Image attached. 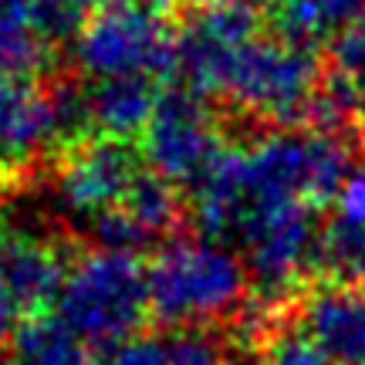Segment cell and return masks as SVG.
<instances>
[{"label":"cell","instance_id":"7","mask_svg":"<svg viewBox=\"0 0 365 365\" xmlns=\"http://www.w3.org/2000/svg\"><path fill=\"white\" fill-rule=\"evenodd\" d=\"M223 145L227 143L220 118L203 95H193L186 88L159 95L153 118L143 132V156L156 173L190 186Z\"/></svg>","mask_w":365,"mask_h":365},{"label":"cell","instance_id":"5","mask_svg":"<svg viewBox=\"0 0 365 365\" xmlns=\"http://www.w3.org/2000/svg\"><path fill=\"white\" fill-rule=\"evenodd\" d=\"M58 314L71 331L85 341L129 339L143 331L149 318V284L145 267L135 254L125 250H88L71 261L61 291H58Z\"/></svg>","mask_w":365,"mask_h":365},{"label":"cell","instance_id":"22","mask_svg":"<svg viewBox=\"0 0 365 365\" xmlns=\"http://www.w3.org/2000/svg\"><path fill=\"white\" fill-rule=\"evenodd\" d=\"M7 237H11V230H7V223H4V217H0V250H4V244H7Z\"/></svg>","mask_w":365,"mask_h":365},{"label":"cell","instance_id":"18","mask_svg":"<svg viewBox=\"0 0 365 365\" xmlns=\"http://www.w3.org/2000/svg\"><path fill=\"white\" fill-rule=\"evenodd\" d=\"M261 365H328L331 359L304 325H271L257 339Z\"/></svg>","mask_w":365,"mask_h":365},{"label":"cell","instance_id":"11","mask_svg":"<svg viewBox=\"0 0 365 365\" xmlns=\"http://www.w3.org/2000/svg\"><path fill=\"white\" fill-rule=\"evenodd\" d=\"M301 325L335 365H365V284L331 281L301 304Z\"/></svg>","mask_w":365,"mask_h":365},{"label":"cell","instance_id":"15","mask_svg":"<svg viewBox=\"0 0 365 365\" xmlns=\"http://www.w3.org/2000/svg\"><path fill=\"white\" fill-rule=\"evenodd\" d=\"M328 88L335 91L345 105V112L365 135V21L341 31L331 48L328 65Z\"/></svg>","mask_w":365,"mask_h":365},{"label":"cell","instance_id":"19","mask_svg":"<svg viewBox=\"0 0 365 365\" xmlns=\"http://www.w3.org/2000/svg\"><path fill=\"white\" fill-rule=\"evenodd\" d=\"M91 365H173V339L135 331L129 339L102 341L91 349Z\"/></svg>","mask_w":365,"mask_h":365},{"label":"cell","instance_id":"17","mask_svg":"<svg viewBox=\"0 0 365 365\" xmlns=\"http://www.w3.org/2000/svg\"><path fill=\"white\" fill-rule=\"evenodd\" d=\"M54 68V44L21 17L0 11V78H38Z\"/></svg>","mask_w":365,"mask_h":365},{"label":"cell","instance_id":"12","mask_svg":"<svg viewBox=\"0 0 365 365\" xmlns=\"http://www.w3.org/2000/svg\"><path fill=\"white\" fill-rule=\"evenodd\" d=\"M159 85L149 75H112L88 85V118L95 135L139 139L159 102Z\"/></svg>","mask_w":365,"mask_h":365},{"label":"cell","instance_id":"2","mask_svg":"<svg viewBox=\"0 0 365 365\" xmlns=\"http://www.w3.org/2000/svg\"><path fill=\"white\" fill-rule=\"evenodd\" d=\"M325 71L312 44L284 34H254L230 58L220 98L234 112L274 125L312 118V105L322 91Z\"/></svg>","mask_w":365,"mask_h":365},{"label":"cell","instance_id":"8","mask_svg":"<svg viewBox=\"0 0 365 365\" xmlns=\"http://www.w3.org/2000/svg\"><path fill=\"white\" fill-rule=\"evenodd\" d=\"M145 170L143 149L135 139L88 135L81 143L58 149L54 190L75 217L91 220L122 203L132 180Z\"/></svg>","mask_w":365,"mask_h":365},{"label":"cell","instance_id":"20","mask_svg":"<svg viewBox=\"0 0 365 365\" xmlns=\"http://www.w3.org/2000/svg\"><path fill=\"white\" fill-rule=\"evenodd\" d=\"M173 365H230L207 328H182L173 335Z\"/></svg>","mask_w":365,"mask_h":365},{"label":"cell","instance_id":"4","mask_svg":"<svg viewBox=\"0 0 365 365\" xmlns=\"http://www.w3.org/2000/svg\"><path fill=\"white\" fill-rule=\"evenodd\" d=\"M176 34L173 0H98L75 38V54L91 78H166L173 75Z\"/></svg>","mask_w":365,"mask_h":365},{"label":"cell","instance_id":"10","mask_svg":"<svg viewBox=\"0 0 365 365\" xmlns=\"http://www.w3.org/2000/svg\"><path fill=\"white\" fill-rule=\"evenodd\" d=\"M54 143V112L48 85L34 78H0V163L27 176Z\"/></svg>","mask_w":365,"mask_h":365},{"label":"cell","instance_id":"6","mask_svg":"<svg viewBox=\"0 0 365 365\" xmlns=\"http://www.w3.org/2000/svg\"><path fill=\"white\" fill-rule=\"evenodd\" d=\"M234 237L244 247L250 284L264 304L298 291L308 267H318V237L314 207L301 200H264L240 213Z\"/></svg>","mask_w":365,"mask_h":365},{"label":"cell","instance_id":"14","mask_svg":"<svg viewBox=\"0 0 365 365\" xmlns=\"http://www.w3.org/2000/svg\"><path fill=\"white\" fill-rule=\"evenodd\" d=\"M118 210L129 213L132 220L139 223L153 240L173 234L182 223V196L176 193L173 180H166L163 173H156L149 163H145V170L132 180V186L125 190Z\"/></svg>","mask_w":365,"mask_h":365},{"label":"cell","instance_id":"1","mask_svg":"<svg viewBox=\"0 0 365 365\" xmlns=\"http://www.w3.org/2000/svg\"><path fill=\"white\" fill-rule=\"evenodd\" d=\"M149 312L166 328L237 322L250 308L244 257L213 240H170L145 267Z\"/></svg>","mask_w":365,"mask_h":365},{"label":"cell","instance_id":"21","mask_svg":"<svg viewBox=\"0 0 365 365\" xmlns=\"http://www.w3.org/2000/svg\"><path fill=\"white\" fill-rule=\"evenodd\" d=\"M14 322H17V314H14V308H11V304H7V298L0 294V339H4V335L11 331V325H14Z\"/></svg>","mask_w":365,"mask_h":365},{"label":"cell","instance_id":"13","mask_svg":"<svg viewBox=\"0 0 365 365\" xmlns=\"http://www.w3.org/2000/svg\"><path fill=\"white\" fill-rule=\"evenodd\" d=\"M14 362L17 365H91L85 339L65 325L61 314L41 312L21 318L14 331Z\"/></svg>","mask_w":365,"mask_h":365},{"label":"cell","instance_id":"3","mask_svg":"<svg viewBox=\"0 0 365 365\" xmlns=\"http://www.w3.org/2000/svg\"><path fill=\"white\" fill-rule=\"evenodd\" d=\"M355 170L352 149L339 132H264L244 145V207L264 200L331 203Z\"/></svg>","mask_w":365,"mask_h":365},{"label":"cell","instance_id":"16","mask_svg":"<svg viewBox=\"0 0 365 365\" xmlns=\"http://www.w3.org/2000/svg\"><path fill=\"white\" fill-rule=\"evenodd\" d=\"M98 0H0V11L21 17L48 44H68L81 34Z\"/></svg>","mask_w":365,"mask_h":365},{"label":"cell","instance_id":"9","mask_svg":"<svg viewBox=\"0 0 365 365\" xmlns=\"http://www.w3.org/2000/svg\"><path fill=\"white\" fill-rule=\"evenodd\" d=\"M71 261V250L51 237L11 234L0 250V294L17 318L48 312L51 301H58Z\"/></svg>","mask_w":365,"mask_h":365}]
</instances>
